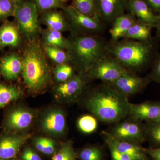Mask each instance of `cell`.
I'll return each mask as SVG.
<instances>
[{"mask_svg":"<svg viewBox=\"0 0 160 160\" xmlns=\"http://www.w3.org/2000/svg\"><path fill=\"white\" fill-rule=\"evenodd\" d=\"M96 119L89 115L83 116L78 120V126L81 131L89 134L94 132L98 128Z\"/></svg>","mask_w":160,"mask_h":160,"instance_id":"31","label":"cell"},{"mask_svg":"<svg viewBox=\"0 0 160 160\" xmlns=\"http://www.w3.org/2000/svg\"><path fill=\"white\" fill-rule=\"evenodd\" d=\"M160 110V103L146 102L139 104L130 103L129 116L136 122L146 120L157 122Z\"/></svg>","mask_w":160,"mask_h":160,"instance_id":"16","label":"cell"},{"mask_svg":"<svg viewBox=\"0 0 160 160\" xmlns=\"http://www.w3.org/2000/svg\"><path fill=\"white\" fill-rule=\"evenodd\" d=\"M126 9L140 22L148 26L157 24L158 16L143 0H127Z\"/></svg>","mask_w":160,"mask_h":160,"instance_id":"17","label":"cell"},{"mask_svg":"<svg viewBox=\"0 0 160 160\" xmlns=\"http://www.w3.org/2000/svg\"><path fill=\"white\" fill-rule=\"evenodd\" d=\"M54 79L61 83L68 81L73 76V69L69 64L57 65L53 70Z\"/></svg>","mask_w":160,"mask_h":160,"instance_id":"29","label":"cell"},{"mask_svg":"<svg viewBox=\"0 0 160 160\" xmlns=\"http://www.w3.org/2000/svg\"><path fill=\"white\" fill-rule=\"evenodd\" d=\"M157 122H160V110L159 116L158 119V121Z\"/></svg>","mask_w":160,"mask_h":160,"instance_id":"44","label":"cell"},{"mask_svg":"<svg viewBox=\"0 0 160 160\" xmlns=\"http://www.w3.org/2000/svg\"><path fill=\"white\" fill-rule=\"evenodd\" d=\"M128 72L115 59L106 57L98 62L87 74L91 78L101 80L109 84Z\"/></svg>","mask_w":160,"mask_h":160,"instance_id":"6","label":"cell"},{"mask_svg":"<svg viewBox=\"0 0 160 160\" xmlns=\"http://www.w3.org/2000/svg\"><path fill=\"white\" fill-rule=\"evenodd\" d=\"M101 135L107 146H110L119 151L129 155L133 160H152L146 153L145 148L135 143L118 139L109 132L102 131Z\"/></svg>","mask_w":160,"mask_h":160,"instance_id":"9","label":"cell"},{"mask_svg":"<svg viewBox=\"0 0 160 160\" xmlns=\"http://www.w3.org/2000/svg\"><path fill=\"white\" fill-rule=\"evenodd\" d=\"M23 69L22 57L17 53H7L0 58V73L6 81L18 79Z\"/></svg>","mask_w":160,"mask_h":160,"instance_id":"12","label":"cell"},{"mask_svg":"<svg viewBox=\"0 0 160 160\" xmlns=\"http://www.w3.org/2000/svg\"><path fill=\"white\" fill-rule=\"evenodd\" d=\"M10 160H15L14 159H12Z\"/></svg>","mask_w":160,"mask_h":160,"instance_id":"46","label":"cell"},{"mask_svg":"<svg viewBox=\"0 0 160 160\" xmlns=\"http://www.w3.org/2000/svg\"><path fill=\"white\" fill-rule=\"evenodd\" d=\"M16 6L15 0H0V22H4L10 17H14Z\"/></svg>","mask_w":160,"mask_h":160,"instance_id":"32","label":"cell"},{"mask_svg":"<svg viewBox=\"0 0 160 160\" xmlns=\"http://www.w3.org/2000/svg\"><path fill=\"white\" fill-rule=\"evenodd\" d=\"M22 160H42L39 155L29 147L24 149L22 154Z\"/></svg>","mask_w":160,"mask_h":160,"instance_id":"35","label":"cell"},{"mask_svg":"<svg viewBox=\"0 0 160 160\" xmlns=\"http://www.w3.org/2000/svg\"><path fill=\"white\" fill-rule=\"evenodd\" d=\"M15 23L22 38L26 42L37 40L42 30L37 9L29 0L17 2L14 16Z\"/></svg>","mask_w":160,"mask_h":160,"instance_id":"4","label":"cell"},{"mask_svg":"<svg viewBox=\"0 0 160 160\" xmlns=\"http://www.w3.org/2000/svg\"><path fill=\"white\" fill-rule=\"evenodd\" d=\"M78 157L81 160H104V153L101 147L89 146L80 150Z\"/></svg>","mask_w":160,"mask_h":160,"instance_id":"28","label":"cell"},{"mask_svg":"<svg viewBox=\"0 0 160 160\" xmlns=\"http://www.w3.org/2000/svg\"><path fill=\"white\" fill-rule=\"evenodd\" d=\"M130 103L127 97L107 84L90 95L86 106L102 122L115 123L129 116Z\"/></svg>","mask_w":160,"mask_h":160,"instance_id":"1","label":"cell"},{"mask_svg":"<svg viewBox=\"0 0 160 160\" xmlns=\"http://www.w3.org/2000/svg\"><path fill=\"white\" fill-rule=\"evenodd\" d=\"M17 2H18V1H21V0H15Z\"/></svg>","mask_w":160,"mask_h":160,"instance_id":"45","label":"cell"},{"mask_svg":"<svg viewBox=\"0 0 160 160\" xmlns=\"http://www.w3.org/2000/svg\"><path fill=\"white\" fill-rule=\"evenodd\" d=\"M41 45L46 56L57 65L72 63L68 51L57 47Z\"/></svg>","mask_w":160,"mask_h":160,"instance_id":"24","label":"cell"},{"mask_svg":"<svg viewBox=\"0 0 160 160\" xmlns=\"http://www.w3.org/2000/svg\"><path fill=\"white\" fill-rule=\"evenodd\" d=\"M70 41L68 52L72 63L80 74L88 73L100 60L106 57V48L98 38L87 36H76Z\"/></svg>","mask_w":160,"mask_h":160,"instance_id":"3","label":"cell"},{"mask_svg":"<svg viewBox=\"0 0 160 160\" xmlns=\"http://www.w3.org/2000/svg\"><path fill=\"white\" fill-rule=\"evenodd\" d=\"M22 39L15 22L7 20L0 26V50L7 47L18 48Z\"/></svg>","mask_w":160,"mask_h":160,"instance_id":"18","label":"cell"},{"mask_svg":"<svg viewBox=\"0 0 160 160\" xmlns=\"http://www.w3.org/2000/svg\"><path fill=\"white\" fill-rule=\"evenodd\" d=\"M137 21L130 13L120 15L113 21V26L109 31L112 40L117 41L123 38L129 28Z\"/></svg>","mask_w":160,"mask_h":160,"instance_id":"21","label":"cell"},{"mask_svg":"<svg viewBox=\"0 0 160 160\" xmlns=\"http://www.w3.org/2000/svg\"><path fill=\"white\" fill-rule=\"evenodd\" d=\"M150 35L149 26L138 21L129 28L123 38L143 41L148 39Z\"/></svg>","mask_w":160,"mask_h":160,"instance_id":"25","label":"cell"},{"mask_svg":"<svg viewBox=\"0 0 160 160\" xmlns=\"http://www.w3.org/2000/svg\"><path fill=\"white\" fill-rule=\"evenodd\" d=\"M148 132L153 145L160 146V122H152L150 124Z\"/></svg>","mask_w":160,"mask_h":160,"instance_id":"33","label":"cell"},{"mask_svg":"<svg viewBox=\"0 0 160 160\" xmlns=\"http://www.w3.org/2000/svg\"><path fill=\"white\" fill-rule=\"evenodd\" d=\"M85 82L83 74L74 75L68 81L58 85L55 88V92L62 98L75 99L82 91Z\"/></svg>","mask_w":160,"mask_h":160,"instance_id":"19","label":"cell"},{"mask_svg":"<svg viewBox=\"0 0 160 160\" xmlns=\"http://www.w3.org/2000/svg\"><path fill=\"white\" fill-rule=\"evenodd\" d=\"M63 3H65L69 1V0H61Z\"/></svg>","mask_w":160,"mask_h":160,"instance_id":"43","label":"cell"},{"mask_svg":"<svg viewBox=\"0 0 160 160\" xmlns=\"http://www.w3.org/2000/svg\"><path fill=\"white\" fill-rule=\"evenodd\" d=\"M40 22L47 29L63 32L70 30L68 21L63 11L53 9L40 14Z\"/></svg>","mask_w":160,"mask_h":160,"instance_id":"20","label":"cell"},{"mask_svg":"<svg viewBox=\"0 0 160 160\" xmlns=\"http://www.w3.org/2000/svg\"><path fill=\"white\" fill-rule=\"evenodd\" d=\"M146 82L145 79L129 71L109 85L128 97L137 93L142 89Z\"/></svg>","mask_w":160,"mask_h":160,"instance_id":"14","label":"cell"},{"mask_svg":"<svg viewBox=\"0 0 160 160\" xmlns=\"http://www.w3.org/2000/svg\"><path fill=\"white\" fill-rule=\"evenodd\" d=\"M152 10L160 11V0H143Z\"/></svg>","mask_w":160,"mask_h":160,"instance_id":"38","label":"cell"},{"mask_svg":"<svg viewBox=\"0 0 160 160\" xmlns=\"http://www.w3.org/2000/svg\"><path fill=\"white\" fill-rule=\"evenodd\" d=\"M112 160H133L128 155L119 151L110 146H107Z\"/></svg>","mask_w":160,"mask_h":160,"instance_id":"34","label":"cell"},{"mask_svg":"<svg viewBox=\"0 0 160 160\" xmlns=\"http://www.w3.org/2000/svg\"><path fill=\"white\" fill-rule=\"evenodd\" d=\"M145 150L146 153L150 158L152 156H158L160 157V147L146 149Z\"/></svg>","mask_w":160,"mask_h":160,"instance_id":"39","label":"cell"},{"mask_svg":"<svg viewBox=\"0 0 160 160\" xmlns=\"http://www.w3.org/2000/svg\"><path fill=\"white\" fill-rule=\"evenodd\" d=\"M22 94L18 87L0 82V109L18 101Z\"/></svg>","mask_w":160,"mask_h":160,"instance_id":"23","label":"cell"},{"mask_svg":"<svg viewBox=\"0 0 160 160\" xmlns=\"http://www.w3.org/2000/svg\"><path fill=\"white\" fill-rule=\"evenodd\" d=\"M62 10L70 30L77 32L92 33L100 31L102 29L99 18H90L82 14L71 6H65Z\"/></svg>","mask_w":160,"mask_h":160,"instance_id":"8","label":"cell"},{"mask_svg":"<svg viewBox=\"0 0 160 160\" xmlns=\"http://www.w3.org/2000/svg\"><path fill=\"white\" fill-rule=\"evenodd\" d=\"M55 150V143L54 141L49 138H46V146L43 153L49 155L54 153Z\"/></svg>","mask_w":160,"mask_h":160,"instance_id":"36","label":"cell"},{"mask_svg":"<svg viewBox=\"0 0 160 160\" xmlns=\"http://www.w3.org/2000/svg\"><path fill=\"white\" fill-rule=\"evenodd\" d=\"M157 25H158V26L160 32V15L159 16H158V23Z\"/></svg>","mask_w":160,"mask_h":160,"instance_id":"41","label":"cell"},{"mask_svg":"<svg viewBox=\"0 0 160 160\" xmlns=\"http://www.w3.org/2000/svg\"><path fill=\"white\" fill-rule=\"evenodd\" d=\"M155 78L160 82V59L158 62L153 73Z\"/></svg>","mask_w":160,"mask_h":160,"instance_id":"40","label":"cell"},{"mask_svg":"<svg viewBox=\"0 0 160 160\" xmlns=\"http://www.w3.org/2000/svg\"><path fill=\"white\" fill-rule=\"evenodd\" d=\"M33 112L19 106L8 109L3 122L5 132L19 133L31 125L34 119Z\"/></svg>","mask_w":160,"mask_h":160,"instance_id":"7","label":"cell"},{"mask_svg":"<svg viewBox=\"0 0 160 160\" xmlns=\"http://www.w3.org/2000/svg\"><path fill=\"white\" fill-rule=\"evenodd\" d=\"M41 126L43 131L48 134L56 136L64 134L66 129L65 113L58 109L48 111L43 117Z\"/></svg>","mask_w":160,"mask_h":160,"instance_id":"15","label":"cell"},{"mask_svg":"<svg viewBox=\"0 0 160 160\" xmlns=\"http://www.w3.org/2000/svg\"><path fill=\"white\" fill-rule=\"evenodd\" d=\"M118 139L140 145L145 140L142 129L136 121H126L119 123L109 132Z\"/></svg>","mask_w":160,"mask_h":160,"instance_id":"11","label":"cell"},{"mask_svg":"<svg viewBox=\"0 0 160 160\" xmlns=\"http://www.w3.org/2000/svg\"><path fill=\"white\" fill-rule=\"evenodd\" d=\"M46 138L38 137L35 138L33 143L35 147L39 151L43 152L46 146Z\"/></svg>","mask_w":160,"mask_h":160,"instance_id":"37","label":"cell"},{"mask_svg":"<svg viewBox=\"0 0 160 160\" xmlns=\"http://www.w3.org/2000/svg\"></svg>","mask_w":160,"mask_h":160,"instance_id":"47","label":"cell"},{"mask_svg":"<svg viewBox=\"0 0 160 160\" xmlns=\"http://www.w3.org/2000/svg\"><path fill=\"white\" fill-rule=\"evenodd\" d=\"M22 56L24 63L22 74L26 88L32 92L42 91L51 82L52 75L42 45L37 40L27 42Z\"/></svg>","mask_w":160,"mask_h":160,"instance_id":"2","label":"cell"},{"mask_svg":"<svg viewBox=\"0 0 160 160\" xmlns=\"http://www.w3.org/2000/svg\"><path fill=\"white\" fill-rule=\"evenodd\" d=\"M42 44L46 46L57 47L68 51L70 47V41L66 38L61 32L49 29L42 30Z\"/></svg>","mask_w":160,"mask_h":160,"instance_id":"22","label":"cell"},{"mask_svg":"<svg viewBox=\"0 0 160 160\" xmlns=\"http://www.w3.org/2000/svg\"><path fill=\"white\" fill-rule=\"evenodd\" d=\"M34 4L37 9L39 15L43 12L53 10L62 9L65 7V3L61 0H29Z\"/></svg>","mask_w":160,"mask_h":160,"instance_id":"27","label":"cell"},{"mask_svg":"<svg viewBox=\"0 0 160 160\" xmlns=\"http://www.w3.org/2000/svg\"><path fill=\"white\" fill-rule=\"evenodd\" d=\"M109 50L114 59L126 69H136L142 66L148 60L149 53V47L140 41L121 42Z\"/></svg>","mask_w":160,"mask_h":160,"instance_id":"5","label":"cell"},{"mask_svg":"<svg viewBox=\"0 0 160 160\" xmlns=\"http://www.w3.org/2000/svg\"><path fill=\"white\" fill-rule=\"evenodd\" d=\"M99 16L106 23L113 22L126 9L127 0H95Z\"/></svg>","mask_w":160,"mask_h":160,"instance_id":"13","label":"cell"},{"mask_svg":"<svg viewBox=\"0 0 160 160\" xmlns=\"http://www.w3.org/2000/svg\"><path fill=\"white\" fill-rule=\"evenodd\" d=\"M77 157L71 141L64 143L52 160H75Z\"/></svg>","mask_w":160,"mask_h":160,"instance_id":"30","label":"cell"},{"mask_svg":"<svg viewBox=\"0 0 160 160\" xmlns=\"http://www.w3.org/2000/svg\"><path fill=\"white\" fill-rule=\"evenodd\" d=\"M152 160H160V157L158 156H152L150 157Z\"/></svg>","mask_w":160,"mask_h":160,"instance_id":"42","label":"cell"},{"mask_svg":"<svg viewBox=\"0 0 160 160\" xmlns=\"http://www.w3.org/2000/svg\"><path fill=\"white\" fill-rule=\"evenodd\" d=\"M71 6L82 14L90 18H100L95 0H72Z\"/></svg>","mask_w":160,"mask_h":160,"instance_id":"26","label":"cell"},{"mask_svg":"<svg viewBox=\"0 0 160 160\" xmlns=\"http://www.w3.org/2000/svg\"><path fill=\"white\" fill-rule=\"evenodd\" d=\"M29 137V134L6 132L1 135L0 160L14 159Z\"/></svg>","mask_w":160,"mask_h":160,"instance_id":"10","label":"cell"}]
</instances>
